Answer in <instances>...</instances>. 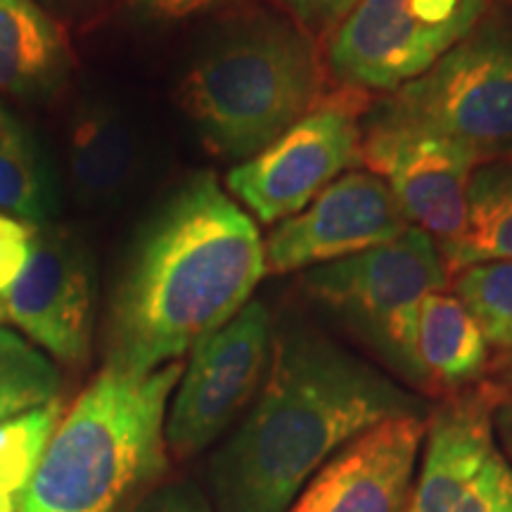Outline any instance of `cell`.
<instances>
[{"label": "cell", "mask_w": 512, "mask_h": 512, "mask_svg": "<svg viewBox=\"0 0 512 512\" xmlns=\"http://www.w3.org/2000/svg\"><path fill=\"white\" fill-rule=\"evenodd\" d=\"M427 403L311 328L273 335L259 399L209 463L216 512H285L342 446Z\"/></svg>", "instance_id": "1"}, {"label": "cell", "mask_w": 512, "mask_h": 512, "mask_svg": "<svg viewBox=\"0 0 512 512\" xmlns=\"http://www.w3.org/2000/svg\"><path fill=\"white\" fill-rule=\"evenodd\" d=\"M266 275L259 228L214 174L190 176L143 228L110 304L107 363L145 375L221 330Z\"/></svg>", "instance_id": "2"}, {"label": "cell", "mask_w": 512, "mask_h": 512, "mask_svg": "<svg viewBox=\"0 0 512 512\" xmlns=\"http://www.w3.org/2000/svg\"><path fill=\"white\" fill-rule=\"evenodd\" d=\"M178 361L145 375L102 368L57 422L17 512H124L169 467L166 403Z\"/></svg>", "instance_id": "3"}, {"label": "cell", "mask_w": 512, "mask_h": 512, "mask_svg": "<svg viewBox=\"0 0 512 512\" xmlns=\"http://www.w3.org/2000/svg\"><path fill=\"white\" fill-rule=\"evenodd\" d=\"M178 95L209 152L247 162L323 98V64L299 24L252 12L192 57Z\"/></svg>", "instance_id": "4"}, {"label": "cell", "mask_w": 512, "mask_h": 512, "mask_svg": "<svg viewBox=\"0 0 512 512\" xmlns=\"http://www.w3.org/2000/svg\"><path fill=\"white\" fill-rule=\"evenodd\" d=\"M368 114L434 133L479 166L512 159V12H486L430 72Z\"/></svg>", "instance_id": "5"}, {"label": "cell", "mask_w": 512, "mask_h": 512, "mask_svg": "<svg viewBox=\"0 0 512 512\" xmlns=\"http://www.w3.org/2000/svg\"><path fill=\"white\" fill-rule=\"evenodd\" d=\"M448 278L437 242L411 226L380 247L309 268L304 287L396 375L422 389L415 356L418 313L432 292L446 290Z\"/></svg>", "instance_id": "6"}, {"label": "cell", "mask_w": 512, "mask_h": 512, "mask_svg": "<svg viewBox=\"0 0 512 512\" xmlns=\"http://www.w3.org/2000/svg\"><path fill=\"white\" fill-rule=\"evenodd\" d=\"M491 0H361L328 41L339 86L394 93L456 48Z\"/></svg>", "instance_id": "7"}, {"label": "cell", "mask_w": 512, "mask_h": 512, "mask_svg": "<svg viewBox=\"0 0 512 512\" xmlns=\"http://www.w3.org/2000/svg\"><path fill=\"white\" fill-rule=\"evenodd\" d=\"M366 91L339 86L259 155L235 166L228 188L261 223L290 219L361 164Z\"/></svg>", "instance_id": "8"}, {"label": "cell", "mask_w": 512, "mask_h": 512, "mask_svg": "<svg viewBox=\"0 0 512 512\" xmlns=\"http://www.w3.org/2000/svg\"><path fill=\"white\" fill-rule=\"evenodd\" d=\"M501 396L482 384L434 408L406 512H512V463L494 430Z\"/></svg>", "instance_id": "9"}, {"label": "cell", "mask_w": 512, "mask_h": 512, "mask_svg": "<svg viewBox=\"0 0 512 512\" xmlns=\"http://www.w3.org/2000/svg\"><path fill=\"white\" fill-rule=\"evenodd\" d=\"M273 320L252 299L221 330L192 349L166 415V446L190 458L214 444L259 392L271 366Z\"/></svg>", "instance_id": "10"}, {"label": "cell", "mask_w": 512, "mask_h": 512, "mask_svg": "<svg viewBox=\"0 0 512 512\" xmlns=\"http://www.w3.org/2000/svg\"><path fill=\"white\" fill-rule=\"evenodd\" d=\"M361 164L387 183L411 226L425 230L439 252L463 235L467 195L479 164L458 145L368 114Z\"/></svg>", "instance_id": "11"}, {"label": "cell", "mask_w": 512, "mask_h": 512, "mask_svg": "<svg viewBox=\"0 0 512 512\" xmlns=\"http://www.w3.org/2000/svg\"><path fill=\"white\" fill-rule=\"evenodd\" d=\"M93 256L67 228L36 226L24 271L0 294V318L69 366L91 354Z\"/></svg>", "instance_id": "12"}, {"label": "cell", "mask_w": 512, "mask_h": 512, "mask_svg": "<svg viewBox=\"0 0 512 512\" xmlns=\"http://www.w3.org/2000/svg\"><path fill=\"white\" fill-rule=\"evenodd\" d=\"M411 228L392 190L370 171H347L268 235L266 273H292L392 242Z\"/></svg>", "instance_id": "13"}, {"label": "cell", "mask_w": 512, "mask_h": 512, "mask_svg": "<svg viewBox=\"0 0 512 512\" xmlns=\"http://www.w3.org/2000/svg\"><path fill=\"white\" fill-rule=\"evenodd\" d=\"M425 432V415L370 427L339 448L285 512H406Z\"/></svg>", "instance_id": "14"}, {"label": "cell", "mask_w": 512, "mask_h": 512, "mask_svg": "<svg viewBox=\"0 0 512 512\" xmlns=\"http://www.w3.org/2000/svg\"><path fill=\"white\" fill-rule=\"evenodd\" d=\"M69 174L83 204L121 200L143 169L136 128L117 107L86 102L69 124Z\"/></svg>", "instance_id": "15"}, {"label": "cell", "mask_w": 512, "mask_h": 512, "mask_svg": "<svg viewBox=\"0 0 512 512\" xmlns=\"http://www.w3.org/2000/svg\"><path fill=\"white\" fill-rule=\"evenodd\" d=\"M62 24L36 0H0V91L46 98L72 69Z\"/></svg>", "instance_id": "16"}, {"label": "cell", "mask_w": 512, "mask_h": 512, "mask_svg": "<svg viewBox=\"0 0 512 512\" xmlns=\"http://www.w3.org/2000/svg\"><path fill=\"white\" fill-rule=\"evenodd\" d=\"M422 392H465L489 366V344L456 294L432 292L415 330Z\"/></svg>", "instance_id": "17"}, {"label": "cell", "mask_w": 512, "mask_h": 512, "mask_svg": "<svg viewBox=\"0 0 512 512\" xmlns=\"http://www.w3.org/2000/svg\"><path fill=\"white\" fill-rule=\"evenodd\" d=\"M441 256L448 275L484 261H512V159L477 166L465 230Z\"/></svg>", "instance_id": "18"}, {"label": "cell", "mask_w": 512, "mask_h": 512, "mask_svg": "<svg viewBox=\"0 0 512 512\" xmlns=\"http://www.w3.org/2000/svg\"><path fill=\"white\" fill-rule=\"evenodd\" d=\"M0 209L31 226L53 214V183L24 126L0 107Z\"/></svg>", "instance_id": "19"}, {"label": "cell", "mask_w": 512, "mask_h": 512, "mask_svg": "<svg viewBox=\"0 0 512 512\" xmlns=\"http://www.w3.org/2000/svg\"><path fill=\"white\" fill-rule=\"evenodd\" d=\"M60 392V373L27 337L0 328V422L48 406Z\"/></svg>", "instance_id": "20"}, {"label": "cell", "mask_w": 512, "mask_h": 512, "mask_svg": "<svg viewBox=\"0 0 512 512\" xmlns=\"http://www.w3.org/2000/svg\"><path fill=\"white\" fill-rule=\"evenodd\" d=\"M453 294L465 304L489 347L512 351V261H484L460 268Z\"/></svg>", "instance_id": "21"}, {"label": "cell", "mask_w": 512, "mask_h": 512, "mask_svg": "<svg viewBox=\"0 0 512 512\" xmlns=\"http://www.w3.org/2000/svg\"><path fill=\"white\" fill-rule=\"evenodd\" d=\"M60 413L62 406L55 399L38 411L0 422V494L17 498L27 486L60 422Z\"/></svg>", "instance_id": "22"}, {"label": "cell", "mask_w": 512, "mask_h": 512, "mask_svg": "<svg viewBox=\"0 0 512 512\" xmlns=\"http://www.w3.org/2000/svg\"><path fill=\"white\" fill-rule=\"evenodd\" d=\"M235 3L238 0H126L124 12L138 24H176Z\"/></svg>", "instance_id": "23"}, {"label": "cell", "mask_w": 512, "mask_h": 512, "mask_svg": "<svg viewBox=\"0 0 512 512\" xmlns=\"http://www.w3.org/2000/svg\"><path fill=\"white\" fill-rule=\"evenodd\" d=\"M124 512H216V508L192 482H162L150 486Z\"/></svg>", "instance_id": "24"}, {"label": "cell", "mask_w": 512, "mask_h": 512, "mask_svg": "<svg viewBox=\"0 0 512 512\" xmlns=\"http://www.w3.org/2000/svg\"><path fill=\"white\" fill-rule=\"evenodd\" d=\"M309 36H332L361 0H275Z\"/></svg>", "instance_id": "25"}, {"label": "cell", "mask_w": 512, "mask_h": 512, "mask_svg": "<svg viewBox=\"0 0 512 512\" xmlns=\"http://www.w3.org/2000/svg\"><path fill=\"white\" fill-rule=\"evenodd\" d=\"M36 226L27 221L0 216V294L19 278L27 266Z\"/></svg>", "instance_id": "26"}, {"label": "cell", "mask_w": 512, "mask_h": 512, "mask_svg": "<svg viewBox=\"0 0 512 512\" xmlns=\"http://www.w3.org/2000/svg\"><path fill=\"white\" fill-rule=\"evenodd\" d=\"M496 439L512 463V392H503L494 408Z\"/></svg>", "instance_id": "27"}, {"label": "cell", "mask_w": 512, "mask_h": 512, "mask_svg": "<svg viewBox=\"0 0 512 512\" xmlns=\"http://www.w3.org/2000/svg\"><path fill=\"white\" fill-rule=\"evenodd\" d=\"M498 387L503 392H512V351H508L503 361L498 363Z\"/></svg>", "instance_id": "28"}, {"label": "cell", "mask_w": 512, "mask_h": 512, "mask_svg": "<svg viewBox=\"0 0 512 512\" xmlns=\"http://www.w3.org/2000/svg\"><path fill=\"white\" fill-rule=\"evenodd\" d=\"M0 323H3V318H0Z\"/></svg>", "instance_id": "29"}]
</instances>
